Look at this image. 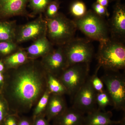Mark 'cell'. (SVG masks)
<instances>
[{
  "label": "cell",
  "instance_id": "obj_12",
  "mask_svg": "<svg viewBox=\"0 0 125 125\" xmlns=\"http://www.w3.org/2000/svg\"><path fill=\"white\" fill-rule=\"evenodd\" d=\"M29 0H0V19L16 16L30 17L27 10Z\"/></svg>",
  "mask_w": 125,
  "mask_h": 125
},
{
  "label": "cell",
  "instance_id": "obj_22",
  "mask_svg": "<svg viewBox=\"0 0 125 125\" xmlns=\"http://www.w3.org/2000/svg\"><path fill=\"white\" fill-rule=\"evenodd\" d=\"M70 11L75 19H79L85 15L88 10L84 2L82 1L76 0L72 3Z\"/></svg>",
  "mask_w": 125,
  "mask_h": 125
},
{
  "label": "cell",
  "instance_id": "obj_14",
  "mask_svg": "<svg viewBox=\"0 0 125 125\" xmlns=\"http://www.w3.org/2000/svg\"><path fill=\"white\" fill-rule=\"evenodd\" d=\"M83 113L72 107L67 108L52 120V125H84Z\"/></svg>",
  "mask_w": 125,
  "mask_h": 125
},
{
  "label": "cell",
  "instance_id": "obj_32",
  "mask_svg": "<svg viewBox=\"0 0 125 125\" xmlns=\"http://www.w3.org/2000/svg\"><path fill=\"white\" fill-rule=\"evenodd\" d=\"M96 2H97L103 6L107 8L109 4V0H97Z\"/></svg>",
  "mask_w": 125,
  "mask_h": 125
},
{
  "label": "cell",
  "instance_id": "obj_17",
  "mask_svg": "<svg viewBox=\"0 0 125 125\" xmlns=\"http://www.w3.org/2000/svg\"><path fill=\"white\" fill-rule=\"evenodd\" d=\"M30 60L31 59L29 58L24 48H21L15 52L5 57L2 61L6 70L17 68Z\"/></svg>",
  "mask_w": 125,
  "mask_h": 125
},
{
  "label": "cell",
  "instance_id": "obj_2",
  "mask_svg": "<svg viewBox=\"0 0 125 125\" xmlns=\"http://www.w3.org/2000/svg\"><path fill=\"white\" fill-rule=\"evenodd\" d=\"M98 65L107 71L118 72L125 67L124 43L110 38L100 43L97 55Z\"/></svg>",
  "mask_w": 125,
  "mask_h": 125
},
{
  "label": "cell",
  "instance_id": "obj_3",
  "mask_svg": "<svg viewBox=\"0 0 125 125\" xmlns=\"http://www.w3.org/2000/svg\"><path fill=\"white\" fill-rule=\"evenodd\" d=\"M46 20L47 37L53 45L64 46L74 38L77 29L75 24L64 14L59 12L54 18Z\"/></svg>",
  "mask_w": 125,
  "mask_h": 125
},
{
  "label": "cell",
  "instance_id": "obj_6",
  "mask_svg": "<svg viewBox=\"0 0 125 125\" xmlns=\"http://www.w3.org/2000/svg\"><path fill=\"white\" fill-rule=\"evenodd\" d=\"M63 46L68 66L79 63L90 64L93 57V47L87 39L74 38Z\"/></svg>",
  "mask_w": 125,
  "mask_h": 125
},
{
  "label": "cell",
  "instance_id": "obj_20",
  "mask_svg": "<svg viewBox=\"0 0 125 125\" xmlns=\"http://www.w3.org/2000/svg\"><path fill=\"white\" fill-rule=\"evenodd\" d=\"M52 0H29L28 6L31 12L30 17H33L44 13L47 6Z\"/></svg>",
  "mask_w": 125,
  "mask_h": 125
},
{
  "label": "cell",
  "instance_id": "obj_15",
  "mask_svg": "<svg viewBox=\"0 0 125 125\" xmlns=\"http://www.w3.org/2000/svg\"><path fill=\"white\" fill-rule=\"evenodd\" d=\"M62 95L51 94L49 96L45 117L49 121L53 120L67 108Z\"/></svg>",
  "mask_w": 125,
  "mask_h": 125
},
{
  "label": "cell",
  "instance_id": "obj_19",
  "mask_svg": "<svg viewBox=\"0 0 125 125\" xmlns=\"http://www.w3.org/2000/svg\"><path fill=\"white\" fill-rule=\"evenodd\" d=\"M47 88L52 94L62 95L67 94L64 85L58 77L47 73Z\"/></svg>",
  "mask_w": 125,
  "mask_h": 125
},
{
  "label": "cell",
  "instance_id": "obj_34",
  "mask_svg": "<svg viewBox=\"0 0 125 125\" xmlns=\"http://www.w3.org/2000/svg\"><path fill=\"white\" fill-rule=\"evenodd\" d=\"M6 71L4 64L2 61H0V72L4 73Z\"/></svg>",
  "mask_w": 125,
  "mask_h": 125
},
{
  "label": "cell",
  "instance_id": "obj_24",
  "mask_svg": "<svg viewBox=\"0 0 125 125\" xmlns=\"http://www.w3.org/2000/svg\"><path fill=\"white\" fill-rule=\"evenodd\" d=\"M96 102L99 110H104L108 105L113 106L111 97L107 91L97 93Z\"/></svg>",
  "mask_w": 125,
  "mask_h": 125
},
{
  "label": "cell",
  "instance_id": "obj_23",
  "mask_svg": "<svg viewBox=\"0 0 125 125\" xmlns=\"http://www.w3.org/2000/svg\"><path fill=\"white\" fill-rule=\"evenodd\" d=\"M21 48L15 42H0V55L6 57Z\"/></svg>",
  "mask_w": 125,
  "mask_h": 125
},
{
  "label": "cell",
  "instance_id": "obj_16",
  "mask_svg": "<svg viewBox=\"0 0 125 125\" xmlns=\"http://www.w3.org/2000/svg\"><path fill=\"white\" fill-rule=\"evenodd\" d=\"M111 112H102L97 109L88 113L84 117V125H112L120 123L119 121L112 120Z\"/></svg>",
  "mask_w": 125,
  "mask_h": 125
},
{
  "label": "cell",
  "instance_id": "obj_29",
  "mask_svg": "<svg viewBox=\"0 0 125 125\" xmlns=\"http://www.w3.org/2000/svg\"><path fill=\"white\" fill-rule=\"evenodd\" d=\"M20 116L18 114L10 113L5 118L1 125H18Z\"/></svg>",
  "mask_w": 125,
  "mask_h": 125
},
{
  "label": "cell",
  "instance_id": "obj_11",
  "mask_svg": "<svg viewBox=\"0 0 125 125\" xmlns=\"http://www.w3.org/2000/svg\"><path fill=\"white\" fill-rule=\"evenodd\" d=\"M108 23L110 38L125 42V6L121 0H117L114 5L113 15Z\"/></svg>",
  "mask_w": 125,
  "mask_h": 125
},
{
  "label": "cell",
  "instance_id": "obj_8",
  "mask_svg": "<svg viewBox=\"0 0 125 125\" xmlns=\"http://www.w3.org/2000/svg\"><path fill=\"white\" fill-rule=\"evenodd\" d=\"M47 22L39 15L37 19L27 23L18 27L15 42L17 44L30 40H34L47 36Z\"/></svg>",
  "mask_w": 125,
  "mask_h": 125
},
{
  "label": "cell",
  "instance_id": "obj_27",
  "mask_svg": "<svg viewBox=\"0 0 125 125\" xmlns=\"http://www.w3.org/2000/svg\"><path fill=\"white\" fill-rule=\"evenodd\" d=\"M101 66L98 65L95 73L91 77H90V82L94 89L97 93L102 92L104 90V84L101 78L98 76V72Z\"/></svg>",
  "mask_w": 125,
  "mask_h": 125
},
{
  "label": "cell",
  "instance_id": "obj_7",
  "mask_svg": "<svg viewBox=\"0 0 125 125\" xmlns=\"http://www.w3.org/2000/svg\"><path fill=\"white\" fill-rule=\"evenodd\" d=\"M111 72L103 75L101 79L106 85L113 107L117 110H124L125 105V80L118 72Z\"/></svg>",
  "mask_w": 125,
  "mask_h": 125
},
{
  "label": "cell",
  "instance_id": "obj_30",
  "mask_svg": "<svg viewBox=\"0 0 125 125\" xmlns=\"http://www.w3.org/2000/svg\"><path fill=\"white\" fill-rule=\"evenodd\" d=\"M33 119V125H52L45 117V116L41 115Z\"/></svg>",
  "mask_w": 125,
  "mask_h": 125
},
{
  "label": "cell",
  "instance_id": "obj_21",
  "mask_svg": "<svg viewBox=\"0 0 125 125\" xmlns=\"http://www.w3.org/2000/svg\"><path fill=\"white\" fill-rule=\"evenodd\" d=\"M51 94L47 88L45 93L34 107L32 118H34L41 115L45 116V111Z\"/></svg>",
  "mask_w": 125,
  "mask_h": 125
},
{
  "label": "cell",
  "instance_id": "obj_31",
  "mask_svg": "<svg viewBox=\"0 0 125 125\" xmlns=\"http://www.w3.org/2000/svg\"><path fill=\"white\" fill-rule=\"evenodd\" d=\"M18 125H33L32 117L22 116H20Z\"/></svg>",
  "mask_w": 125,
  "mask_h": 125
},
{
  "label": "cell",
  "instance_id": "obj_18",
  "mask_svg": "<svg viewBox=\"0 0 125 125\" xmlns=\"http://www.w3.org/2000/svg\"><path fill=\"white\" fill-rule=\"evenodd\" d=\"M17 28L15 21L0 19V42H15Z\"/></svg>",
  "mask_w": 125,
  "mask_h": 125
},
{
  "label": "cell",
  "instance_id": "obj_5",
  "mask_svg": "<svg viewBox=\"0 0 125 125\" xmlns=\"http://www.w3.org/2000/svg\"><path fill=\"white\" fill-rule=\"evenodd\" d=\"M89 64L82 63L71 65L58 76L67 94L74 96L85 83L88 78Z\"/></svg>",
  "mask_w": 125,
  "mask_h": 125
},
{
  "label": "cell",
  "instance_id": "obj_25",
  "mask_svg": "<svg viewBox=\"0 0 125 125\" xmlns=\"http://www.w3.org/2000/svg\"><path fill=\"white\" fill-rule=\"evenodd\" d=\"M60 2L59 0H52L47 6L44 13L45 19H49L55 17L59 13Z\"/></svg>",
  "mask_w": 125,
  "mask_h": 125
},
{
  "label": "cell",
  "instance_id": "obj_33",
  "mask_svg": "<svg viewBox=\"0 0 125 125\" xmlns=\"http://www.w3.org/2000/svg\"><path fill=\"white\" fill-rule=\"evenodd\" d=\"M5 76L4 73L0 72V85L2 86L4 82Z\"/></svg>",
  "mask_w": 125,
  "mask_h": 125
},
{
  "label": "cell",
  "instance_id": "obj_10",
  "mask_svg": "<svg viewBox=\"0 0 125 125\" xmlns=\"http://www.w3.org/2000/svg\"><path fill=\"white\" fill-rule=\"evenodd\" d=\"M40 61L47 73L57 77L68 67L63 46H58L42 57Z\"/></svg>",
  "mask_w": 125,
  "mask_h": 125
},
{
  "label": "cell",
  "instance_id": "obj_1",
  "mask_svg": "<svg viewBox=\"0 0 125 125\" xmlns=\"http://www.w3.org/2000/svg\"><path fill=\"white\" fill-rule=\"evenodd\" d=\"M5 71L1 93L8 103L10 113L20 115L29 112L47 89V72L41 62L31 59Z\"/></svg>",
  "mask_w": 125,
  "mask_h": 125
},
{
  "label": "cell",
  "instance_id": "obj_28",
  "mask_svg": "<svg viewBox=\"0 0 125 125\" xmlns=\"http://www.w3.org/2000/svg\"><path fill=\"white\" fill-rule=\"evenodd\" d=\"M92 10L97 15L103 18L108 17L109 13L107 10V8L103 6L97 2H94L92 5Z\"/></svg>",
  "mask_w": 125,
  "mask_h": 125
},
{
  "label": "cell",
  "instance_id": "obj_9",
  "mask_svg": "<svg viewBox=\"0 0 125 125\" xmlns=\"http://www.w3.org/2000/svg\"><path fill=\"white\" fill-rule=\"evenodd\" d=\"M97 92L93 88L90 78H88L74 96L72 107L82 113H89L96 110Z\"/></svg>",
  "mask_w": 125,
  "mask_h": 125
},
{
  "label": "cell",
  "instance_id": "obj_4",
  "mask_svg": "<svg viewBox=\"0 0 125 125\" xmlns=\"http://www.w3.org/2000/svg\"><path fill=\"white\" fill-rule=\"evenodd\" d=\"M73 20L76 28L88 38L99 43L110 38L108 23L102 18L89 10L83 17Z\"/></svg>",
  "mask_w": 125,
  "mask_h": 125
},
{
  "label": "cell",
  "instance_id": "obj_13",
  "mask_svg": "<svg viewBox=\"0 0 125 125\" xmlns=\"http://www.w3.org/2000/svg\"><path fill=\"white\" fill-rule=\"evenodd\" d=\"M53 46L47 36H44L34 40L31 45L24 49L30 59L37 60L52 52L54 49Z\"/></svg>",
  "mask_w": 125,
  "mask_h": 125
},
{
  "label": "cell",
  "instance_id": "obj_26",
  "mask_svg": "<svg viewBox=\"0 0 125 125\" xmlns=\"http://www.w3.org/2000/svg\"><path fill=\"white\" fill-rule=\"evenodd\" d=\"M10 113L9 104L6 99L0 92V125L5 118Z\"/></svg>",
  "mask_w": 125,
  "mask_h": 125
}]
</instances>
